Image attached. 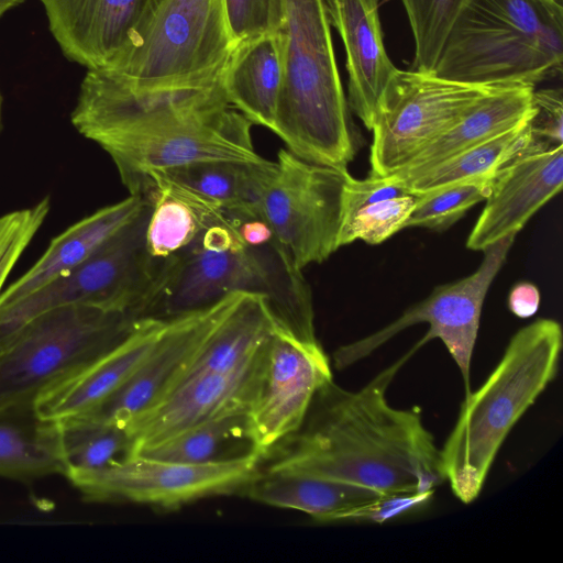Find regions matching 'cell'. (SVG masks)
I'll return each instance as SVG.
<instances>
[{
  "instance_id": "obj_1",
  "label": "cell",
  "mask_w": 563,
  "mask_h": 563,
  "mask_svg": "<svg viewBox=\"0 0 563 563\" xmlns=\"http://www.w3.org/2000/svg\"><path fill=\"white\" fill-rule=\"evenodd\" d=\"M70 122L113 162L130 195L150 176L203 161H260L251 126L224 93L221 76L195 85L136 89L88 69Z\"/></svg>"
},
{
  "instance_id": "obj_2",
  "label": "cell",
  "mask_w": 563,
  "mask_h": 563,
  "mask_svg": "<svg viewBox=\"0 0 563 563\" xmlns=\"http://www.w3.org/2000/svg\"><path fill=\"white\" fill-rule=\"evenodd\" d=\"M379 372L358 390L325 382L302 426L278 448L264 471L295 474L372 489L380 495L435 489L444 481L440 449L418 408L391 407L386 393L420 347Z\"/></svg>"
},
{
  "instance_id": "obj_3",
  "label": "cell",
  "mask_w": 563,
  "mask_h": 563,
  "mask_svg": "<svg viewBox=\"0 0 563 563\" xmlns=\"http://www.w3.org/2000/svg\"><path fill=\"white\" fill-rule=\"evenodd\" d=\"M238 292L264 297L277 331L320 346L302 271L276 238L250 246L227 221L208 225L191 245L161 262L141 318L169 320Z\"/></svg>"
},
{
  "instance_id": "obj_4",
  "label": "cell",
  "mask_w": 563,
  "mask_h": 563,
  "mask_svg": "<svg viewBox=\"0 0 563 563\" xmlns=\"http://www.w3.org/2000/svg\"><path fill=\"white\" fill-rule=\"evenodd\" d=\"M562 329L538 319L518 330L500 361L474 393L440 449L445 481L463 504L476 499L508 433L555 378Z\"/></svg>"
},
{
  "instance_id": "obj_5",
  "label": "cell",
  "mask_w": 563,
  "mask_h": 563,
  "mask_svg": "<svg viewBox=\"0 0 563 563\" xmlns=\"http://www.w3.org/2000/svg\"><path fill=\"white\" fill-rule=\"evenodd\" d=\"M562 70L563 7L556 0H467L433 68L465 84L532 87Z\"/></svg>"
},
{
  "instance_id": "obj_6",
  "label": "cell",
  "mask_w": 563,
  "mask_h": 563,
  "mask_svg": "<svg viewBox=\"0 0 563 563\" xmlns=\"http://www.w3.org/2000/svg\"><path fill=\"white\" fill-rule=\"evenodd\" d=\"M286 69L273 132L295 155L347 168L357 136L339 74L325 0H285Z\"/></svg>"
},
{
  "instance_id": "obj_7",
  "label": "cell",
  "mask_w": 563,
  "mask_h": 563,
  "mask_svg": "<svg viewBox=\"0 0 563 563\" xmlns=\"http://www.w3.org/2000/svg\"><path fill=\"white\" fill-rule=\"evenodd\" d=\"M141 319L85 305L41 312L0 336V409L34 404L48 387L106 354Z\"/></svg>"
},
{
  "instance_id": "obj_8",
  "label": "cell",
  "mask_w": 563,
  "mask_h": 563,
  "mask_svg": "<svg viewBox=\"0 0 563 563\" xmlns=\"http://www.w3.org/2000/svg\"><path fill=\"white\" fill-rule=\"evenodd\" d=\"M236 44L224 0H150L131 45L101 69L136 89L203 84Z\"/></svg>"
},
{
  "instance_id": "obj_9",
  "label": "cell",
  "mask_w": 563,
  "mask_h": 563,
  "mask_svg": "<svg viewBox=\"0 0 563 563\" xmlns=\"http://www.w3.org/2000/svg\"><path fill=\"white\" fill-rule=\"evenodd\" d=\"M152 205L108 239L86 261L44 288L0 308V336L34 316L64 305H85L141 318L159 268L146 247Z\"/></svg>"
},
{
  "instance_id": "obj_10",
  "label": "cell",
  "mask_w": 563,
  "mask_h": 563,
  "mask_svg": "<svg viewBox=\"0 0 563 563\" xmlns=\"http://www.w3.org/2000/svg\"><path fill=\"white\" fill-rule=\"evenodd\" d=\"M499 86L449 80L433 71L399 70L378 102L371 131V176L402 169Z\"/></svg>"
},
{
  "instance_id": "obj_11",
  "label": "cell",
  "mask_w": 563,
  "mask_h": 563,
  "mask_svg": "<svg viewBox=\"0 0 563 563\" xmlns=\"http://www.w3.org/2000/svg\"><path fill=\"white\" fill-rule=\"evenodd\" d=\"M260 218L299 269L322 263L339 247L347 168L308 162L288 150L277 155Z\"/></svg>"
},
{
  "instance_id": "obj_12",
  "label": "cell",
  "mask_w": 563,
  "mask_h": 563,
  "mask_svg": "<svg viewBox=\"0 0 563 563\" xmlns=\"http://www.w3.org/2000/svg\"><path fill=\"white\" fill-rule=\"evenodd\" d=\"M261 462L254 454L203 464L130 455L99 470L65 476L88 501L175 510L202 498L241 493L261 473Z\"/></svg>"
},
{
  "instance_id": "obj_13",
  "label": "cell",
  "mask_w": 563,
  "mask_h": 563,
  "mask_svg": "<svg viewBox=\"0 0 563 563\" xmlns=\"http://www.w3.org/2000/svg\"><path fill=\"white\" fill-rule=\"evenodd\" d=\"M517 234L507 235L486 247L475 272L453 283L440 285L423 300L409 307L397 319L382 329L354 342L341 345L333 353L339 371L362 361L405 329L428 323L420 342L439 339L457 365L471 393L470 369L484 300L495 277L501 269Z\"/></svg>"
},
{
  "instance_id": "obj_14",
  "label": "cell",
  "mask_w": 563,
  "mask_h": 563,
  "mask_svg": "<svg viewBox=\"0 0 563 563\" xmlns=\"http://www.w3.org/2000/svg\"><path fill=\"white\" fill-rule=\"evenodd\" d=\"M331 378L321 345H302L274 329L261 387L247 412L251 441L262 460L298 432L314 394Z\"/></svg>"
},
{
  "instance_id": "obj_15",
  "label": "cell",
  "mask_w": 563,
  "mask_h": 563,
  "mask_svg": "<svg viewBox=\"0 0 563 563\" xmlns=\"http://www.w3.org/2000/svg\"><path fill=\"white\" fill-rule=\"evenodd\" d=\"M243 295L232 294L211 306L167 320L139 369L87 416L125 429L136 417L157 405L184 378L205 342Z\"/></svg>"
},
{
  "instance_id": "obj_16",
  "label": "cell",
  "mask_w": 563,
  "mask_h": 563,
  "mask_svg": "<svg viewBox=\"0 0 563 563\" xmlns=\"http://www.w3.org/2000/svg\"><path fill=\"white\" fill-rule=\"evenodd\" d=\"M267 343L250 365L239 371L186 374L163 400L125 427L132 440L130 455L203 422L247 413L261 387Z\"/></svg>"
},
{
  "instance_id": "obj_17",
  "label": "cell",
  "mask_w": 563,
  "mask_h": 563,
  "mask_svg": "<svg viewBox=\"0 0 563 563\" xmlns=\"http://www.w3.org/2000/svg\"><path fill=\"white\" fill-rule=\"evenodd\" d=\"M562 184L563 144L549 148L529 145L493 176L485 206L466 240L467 249L484 251L518 234Z\"/></svg>"
},
{
  "instance_id": "obj_18",
  "label": "cell",
  "mask_w": 563,
  "mask_h": 563,
  "mask_svg": "<svg viewBox=\"0 0 563 563\" xmlns=\"http://www.w3.org/2000/svg\"><path fill=\"white\" fill-rule=\"evenodd\" d=\"M64 56L87 69L111 66L131 45L150 0H40Z\"/></svg>"
},
{
  "instance_id": "obj_19",
  "label": "cell",
  "mask_w": 563,
  "mask_h": 563,
  "mask_svg": "<svg viewBox=\"0 0 563 563\" xmlns=\"http://www.w3.org/2000/svg\"><path fill=\"white\" fill-rule=\"evenodd\" d=\"M167 320L143 318L112 350L41 393L34 401L45 420L63 421L92 413L139 369Z\"/></svg>"
},
{
  "instance_id": "obj_20",
  "label": "cell",
  "mask_w": 563,
  "mask_h": 563,
  "mask_svg": "<svg viewBox=\"0 0 563 563\" xmlns=\"http://www.w3.org/2000/svg\"><path fill=\"white\" fill-rule=\"evenodd\" d=\"M346 54L347 104L371 130L382 95L397 67L384 45L378 0H325Z\"/></svg>"
},
{
  "instance_id": "obj_21",
  "label": "cell",
  "mask_w": 563,
  "mask_h": 563,
  "mask_svg": "<svg viewBox=\"0 0 563 563\" xmlns=\"http://www.w3.org/2000/svg\"><path fill=\"white\" fill-rule=\"evenodd\" d=\"M285 69L284 30L240 41L221 74L229 103L252 124L273 131Z\"/></svg>"
},
{
  "instance_id": "obj_22",
  "label": "cell",
  "mask_w": 563,
  "mask_h": 563,
  "mask_svg": "<svg viewBox=\"0 0 563 563\" xmlns=\"http://www.w3.org/2000/svg\"><path fill=\"white\" fill-rule=\"evenodd\" d=\"M139 195L103 207L54 238L43 255L0 294V308L44 288L86 261L146 205Z\"/></svg>"
},
{
  "instance_id": "obj_23",
  "label": "cell",
  "mask_w": 563,
  "mask_h": 563,
  "mask_svg": "<svg viewBox=\"0 0 563 563\" xmlns=\"http://www.w3.org/2000/svg\"><path fill=\"white\" fill-rule=\"evenodd\" d=\"M536 87H496L453 126L418 153L402 169L389 175L397 180L417 176L442 161L484 143L532 117Z\"/></svg>"
},
{
  "instance_id": "obj_24",
  "label": "cell",
  "mask_w": 563,
  "mask_h": 563,
  "mask_svg": "<svg viewBox=\"0 0 563 563\" xmlns=\"http://www.w3.org/2000/svg\"><path fill=\"white\" fill-rule=\"evenodd\" d=\"M275 169L276 163L265 158L203 161L157 172L150 178L161 177L232 218H260L261 202Z\"/></svg>"
},
{
  "instance_id": "obj_25",
  "label": "cell",
  "mask_w": 563,
  "mask_h": 563,
  "mask_svg": "<svg viewBox=\"0 0 563 563\" xmlns=\"http://www.w3.org/2000/svg\"><path fill=\"white\" fill-rule=\"evenodd\" d=\"M64 475L56 421L42 419L34 404L0 409V476L29 482Z\"/></svg>"
},
{
  "instance_id": "obj_26",
  "label": "cell",
  "mask_w": 563,
  "mask_h": 563,
  "mask_svg": "<svg viewBox=\"0 0 563 563\" xmlns=\"http://www.w3.org/2000/svg\"><path fill=\"white\" fill-rule=\"evenodd\" d=\"M144 197L152 205L146 247L157 262L187 249L205 228L229 217L221 209L157 176L150 178Z\"/></svg>"
},
{
  "instance_id": "obj_27",
  "label": "cell",
  "mask_w": 563,
  "mask_h": 563,
  "mask_svg": "<svg viewBox=\"0 0 563 563\" xmlns=\"http://www.w3.org/2000/svg\"><path fill=\"white\" fill-rule=\"evenodd\" d=\"M241 493L265 505L302 511L319 521L341 520L347 510L380 495L361 486L266 472H261Z\"/></svg>"
},
{
  "instance_id": "obj_28",
  "label": "cell",
  "mask_w": 563,
  "mask_h": 563,
  "mask_svg": "<svg viewBox=\"0 0 563 563\" xmlns=\"http://www.w3.org/2000/svg\"><path fill=\"white\" fill-rule=\"evenodd\" d=\"M274 329L264 297L244 294L205 342L186 374L246 367L260 355Z\"/></svg>"
},
{
  "instance_id": "obj_29",
  "label": "cell",
  "mask_w": 563,
  "mask_h": 563,
  "mask_svg": "<svg viewBox=\"0 0 563 563\" xmlns=\"http://www.w3.org/2000/svg\"><path fill=\"white\" fill-rule=\"evenodd\" d=\"M529 120L453 155L417 176L404 180L390 177L415 195L460 183L492 178L505 164L528 148L531 140Z\"/></svg>"
},
{
  "instance_id": "obj_30",
  "label": "cell",
  "mask_w": 563,
  "mask_h": 563,
  "mask_svg": "<svg viewBox=\"0 0 563 563\" xmlns=\"http://www.w3.org/2000/svg\"><path fill=\"white\" fill-rule=\"evenodd\" d=\"M253 454L257 455L250 437L247 413H233L198 424L133 455L203 464Z\"/></svg>"
},
{
  "instance_id": "obj_31",
  "label": "cell",
  "mask_w": 563,
  "mask_h": 563,
  "mask_svg": "<svg viewBox=\"0 0 563 563\" xmlns=\"http://www.w3.org/2000/svg\"><path fill=\"white\" fill-rule=\"evenodd\" d=\"M64 476L74 471L106 467L130 455L132 440L124 428L84 416L58 421Z\"/></svg>"
},
{
  "instance_id": "obj_32",
  "label": "cell",
  "mask_w": 563,
  "mask_h": 563,
  "mask_svg": "<svg viewBox=\"0 0 563 563\" xmlns=\"http://www.w3.org/2000/svg\"><path fill=\"white\" fill-rule=\"evenodd\" d=\"M492 178L417 194L415 208L405 228H426L438 232L449 229L471 208L487 198Z\"/></svg>"
},
{
  "instance_id": "obj_33",
  "label": "cell",
  "mask_w": 563,
  "mask_h": 563,
  "mask_svg": "<svg viewBox=\"0 0 563 563\" xmlns=\"http://www.w3.org/2000/svg\"><path fill=\"white\" fill-rule=\"evenodd\" d=\"M415 41L412 69L433 71L456 15L467 0H400Z\"/></svg>"
},
{
  "instance_id": "obj_34",
  "label": "cell",
  "mask_w": 563,
  "mask_h": 563,
  "mask_svg": "<svg viewBox=\"0 0 563 563\" xmlns=\"http://www.w3.org/2000/svg\"><path fill=\"white\" fill-rule=\"evenodd\" d=\"M416 203V195L383 199L366 205L342 219L339 247L361 240L367 244H380L405 224Z\"/></svg>"
},
{
  "instance_id": "obj_35",
  "label": "cell",
  "mask_w": 563,
  "mask_h": 563,
  "mask_svg": "<svg viewBox=\"0 0 563 563\" xmlns=\"http://www.w3.org/2000/svg\"><path fill=\"white\" fill-rule=\"evenodd\" d=\"M51 209L45 197L34 206L0 216V294L13 267L43 225Z\"/></svg>"
},
{
  "instance_id": "obj_36",
  "label": "cell",
  "mask_w": 563,
  "mask_h": 563,
  "mask_svg": "<svg viewBox=\"0 0 563 563\" xmlns=\"http://www.w3.org/2000/svg\"><path fill=\"white\" fill-rule=\"evenodd\" d=\"M229 26L236 43L284 29L285 0H224Z\"/></svg>"
},
{
  "instance_id": "obj_37",
  "label": "cell",
  "mask_w": 563,
  "mask_h": 563,
  "mask_svg": "<svg viewBox=\"0 0 563 563\" xmlns=\"http://www.w3.org/2000/svg\"><path fill=\"white\" fill-rule=\"evenodd\" d=\"M533 113L529 120L530 146L549 148L563 143L562 88L533 90Z\"/></svg>"
},
{
  "instance_id": "obj_38",
  "label": "cell",
  "mask_w": 563,
  "mask_h": 563,
  "mask_svg": "<svg viewBox=\"0 0 563 563\" xmlns=\"http://www.w3.org/2000/svg\"><path fill=\"white\" fill-rule=\"evenodd\" d=\"M434 492L378 495L377 497L347 510L341 520H362L382 523L395 519L432 498Z\"/></svg>"
},
{
  "instance_id": "obj_39",
  "label": "cell",
  "mask_w": 563,
  "mask_h": 563,
  "mask_svg": "<svg viewBox=\"0 0 563 563\" xmlns=\"http://www.w3.org/2000/svg\"><path fill=\"white\" fill-rule=\"evenodd\" d=\"M540 291L529 282L516 284L508 296L509 310L519 318L532 317L539 309Z\"/></svg>"
},
{
  "instance_id": "obj_40",
  "label": "cell",
  "mask_w": 563,
  "mask_h": 563,
  "mask_svg": "<svg viewBox=\"0 0 563 563\" xmlns=\"http://www.w3.org/2000/svg\"><path fill=\"white\" fill-rule=\"evenodd\" d=\"M232 219L240 239L246 245L261 246L275 239L269 225L261 218Z\"/></svg>"
},
{
  "instance_id": "obj_41",
  "label": "cell",
  "mask_w": 563,
  "mask_h": 563,
  "mask_svg": "<svg viewBox=\"0 0 563 563\" xmlns=\"http://www.w3.org/2000/svg\"><path fill=\"white\" fill-rule=\"evenodd\" d=\"M25 0H0V19L11 9L22 4Z\"/></svg>"
},
{
  "instance_id": "obj_42",
  "label": "cell",
  "mask_w": 563,
  "mask_h": 563,
  "mask_svg": "<svg viewBox=\"0 0 563 563\" xmlns=\"http://www.w3.org/2000/svg\"><path fill=\"white\" fill-rule=\"evenodd\" d=\"M1 117H2V96L0 92V126H1Z\"/></svg>"
}]
</instances>
